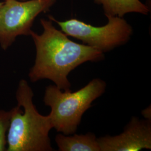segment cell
Segmentation results:
<instances>
[{"mask_svg":"<svg viewBox=\"0 0 151 151\" xmlns=\"http://www.w3.org/2000/svg\"><path fill=\"white\" fill-rule=\"evenodd\" d=\"M3 1H6V0H3ZM22 1H24V0H22Z\"/></svg>","mask_w":151,"mask_h":151,"instance_id":"cell-11","label":"cell"},{"mask_svg":"<svg viewBox=\"0 0 151 151\" xmlns=\"http://www.w3.org/2000/svg\"><path fill=\"white\" fill-rule=\"evenodd\" d=\"M0 12V46L6 50L22 35H30L34 20L57 0H6Z\"/></svg>","mask_w":151,"mask_h":151,"instance_id":"cell-5","label":"cell"},{"mask_svg":"<svg viewBox=\"0 0 151 151\" xmlns=\"http://www.w3.org/2000/svg\"><path fill=\"white\" fill-rule=\"evenodd\" d=\"M100 151H138L151 149L150 120L133 117L118 135L97 138Z\"/></svg>","mask_w":151,"mask_h":151,"instance_id":"cell-6","label":"cell"},{"mask_svg":"<svg viewBox=\"0 0 151 151\" xmlns=\"http://www.w3.org/2000/svg\"><path fill=\"white\" fill-rule=\"evenodd\" d=\"M55 140L60 151H100L97 138L92 133L72 136L58 134Z\"/></svg>","mask_w":151,"mask_h":151,"instance_id":"cell-8","label":"cell"},{"mask_svg":"<svg viewBox=\"0 0 151 151\" xmlns=\"http://www.w3.org/2000/svg\"><path fill=\"white\" fill-rule=\"evenodd\" d=\"M12 113V109L8 111L0 110V151L7 150V133Z\"/></svg>","mask_w":151,"mask_h":151,"instance_id":"cell-9","label":"cell"},{"mask_svg":"<svg viewBox=\"0 0 151 151\" xmlns=\"http://www.w3.org/2000/svg\"><path fill=\"white\" fill-rule=\"evenodd\" d=\"M40 24L43 32L38 34L32 30L30 35L35 44L36 57L29 78L32 82L48 79L60 90L69 91L68 76L70 72L86 62L104 60V53L86 44L73 42L55 28L50 19H42Z\"/></svg>","mask_w":151,"mask_h":151,"instance_id":"cell-1","label":"cell"},{"mask_svg":"<svg viewBox=\"0 0 151 151\" xmlns=\"http://www.w3.org/2000/svg\"><path fill=\"white\" fill-rule=\"evenodd\" d=\"M103 7L105 15L123 17L129 13L147 15L150 10L140 0H93Z\"/></svg>","mask_w":151,"mask_h":151,"instance_id":"cell-7","label":"cell"},{"mask_svg":"<svg viewBox=\"0 0 151 151\" xmlns=\"http://www.w3.org/2000/svg\"><path fill=\"white\" fill-rule=\"evenodd\" d=\"M34 93L25 80L16 91L17 105L12 108L7 133V151H50L49 137L52 126L48 115L39 113L33 103Z\"/></svg>","mask_w":151,"mask_h":151,"instance_id":"cell-2","label":"cell"},{"mask_svg":"<svg viewBox=\"0 0 151 151\" xmlns=\"http://www.w3.org/2000/svg\"><path fill=\"white\" fill-rule=\"evenodd\" d=\"M106 17L108 23L105 25L95 27L76 19L60 22L48 16L49 19L57 23L68 37L80 40L103 53L128 43L133 32L132 26L123 17Z\"/></svg>","mask_w":151,"mask_h":151,"instance_id":"cell-4","label":"cell"},{"mask_svg":"<svg viewBox=\"0 0 151 151\" xmlns=\"http://www.w3.org/2000/svg\"><path fill=\"white\" fill-rule=\"evenodd\" d=\"M106 86L105 82L97 78L75 92H62L55 85L47 87L44 102L51 108L48 115L52 128L65 135L75 134L82 115L104 93Z\"/></svg>","mask_w":151,"mask_h":151,"instance_id":"cell-3","label":"cell"},{"mask_svg":"<svg viewBox=\"0 0 151 151\" xmlns=\"http://www.w3.org/2000/svg\"><path fill=\"white\" fill-rule=\"evenodd\" d=\"M3 4H4V1H0V12H1V8H2V7Z\"/></svg>","mask_w":151,"mask_h":151,"instance_id":"cell-10","label":"cell"}]
</instances>
